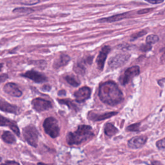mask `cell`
Wrapping results in <instances>:
<instances>
[{"instance_id": "cell-1", "label": "cell", "mask_w": 165, "mask_h": 165, "mask_svg": "<svg viewBox=\"0 0 165 165\" xmlns=\"http://www.w3.org/2000/svg\"><path fill=\"white\" fill-rule=\"evenodd\" d=\"M99 97L104 103L115 106L122 101L123 94L116 82L109 81L100 85Z\"/></svg>"}, {"instance_id": "cell-33", "label": "cell", "mask_w": 165, "mask_h": 165, "mask_svg": "<svg viewBox=\"0 0 165 165\" xmlns=\"http://www.w3.org/2000/svg\"><path fill=\"white\" fill-rule=\"evenodd\" d=\"M42 89L45 91H49L50 89H51V87H50V85H44L43 87H42Z\"/></svg>"}, {"instance_id": "cell-28", "label": "cell", "mask_w": 165, "mask_h": 165, "mask_svg": "<svg viewBox=\"0 0 165 165\" xmlns=\"http://www.w3.org/2000/svg\"><path fill=\"white\" fill-rule=\"evenodd\" d=\"M157 147L159 149L165 148V138H163L161 140L158 141L156 143Z\"/></svg>"}, {"instance_id": "cell-41", "label": "cell", "mask_w": 165, "mask_h": 165, "mask_svg": "<svg viewBox=\"0 0 165 165\" xmlns=\"http://www.w3.org/2000/svg\"><path fill=\"white\" fill-rule=\"evenodd\" d=\"M2 161V158L1 157H0V161Z\"/></svg>"}, {"instance_id": "cell-8", "label": "cell", "mask_w": 165, "mask_h": 165, "mask_svg": "<svg viewBox=\"0 0 165 165\" xmlns=\"http://www.w3.org/2000/svg\"><path fill=\"white\" fill-rule=\"evenodd\" d=\"M91 90L88 86H83L74 93L76 100L78 103H82L90 98Z\"/></svg>"}, {"instance_id": "cell-15", "label": "cell", "mask_w": 165, "mask_h": 165, "mask_svg": "<svg viewBox=\"0 0 165 165\" xmlns=\"http://www.w3.org/2000/svg\"><path fill=\"white\" fill-rule=\"evenodd\" d=\"M117 112H108L104 113L103 114H89V118L90 120H92L94 121H99L104 120L106 119L111 117L114 116L116 115Z\"/></svg>"}, {"instance_id": "cell-12", "label": "cell", "mask_w": 165, "mask_h": 165, "mask_svg": "<svg viewBox=\"0 0 165 165\" xmlns=\"http://www.w3.org/2000/svg\"><path fill=\"white\" fill-rule=\"evenodd\" d=\"M146 142V137L145 136H136L129 140L128 143V146L132 149L141 148Z\"/></svg>"}, {"instance_id": "cell-36", "label": "cell", "mask_w": 165, "mask_h": 165, "mask_svg": "<svg viewBox=\"0 0 165 165\" xmlns=\"http://www.w3.org/2000/svg\"><path fill=\"white\" fill-rule=\"evenodd\" d=\"M58 94H59V95H65L66 94V92H65V90H61V91H59V92Z\"/></svg>"}, {"instance_id": "cell-2", "label": "cell", "mask_w": 165, "mask_h": 165, "mask_svg": "<svg viewBox=\"0 0 165 165\" xmlns=\"http://www.w3.org/2000/svg\"><path fill=\"white\" fill-rule=\"evenodd\" d=\"M94 134L92 128L88 125H79L74 132H69L67 135V141L69 145H80L90 139Z\"/></svg>"}, {"instance_id": "cell-34", "label": "cell", "mask_w": 165, "mask_h": 165, "mask_svg": "<svg viewBox=\"0 0 165 165\" xmlns=\"http://www.w3.org/2000/svg\"><path fill=\"white\" fill-rule=\"evenodd\" d=\"M151 11H152V10H151V9H149V8L143 9V10L139 11L138 12H139V14H145V13H148V12H149Z\"/></svg>"}, {"instance_id": "cell-17", "label": "cell", "mask_w": 165, "mask_h": 165, "mask_svg": "<svg viewBox=\"0 0 165 165\" xmlns=\"http://www.w3.org/2000/svg\"><path fill=\"white\" fill-rule=\"evenodd\" d=\"M128 12L126 13H123V14H116L114 15L111 17H104L102 18V19L99 20L98 21L101 23H113V22H116L120 21L121 20L125 19L127 17Z\"/></svg>"}, {"instance_id": "cell-20", "label": "cell", "mask_w": 165, "mask_h": 165, "mask_svg": "<svg viewBox=\"0 0 165 165\" xmlns=\"http://www.w3.org/2000/svg\"><path fill=\"white\" fill-rule=\"evenodd\" d=\"M34 12L33 9L30 8H16L14 9L12 12L18 15H28Z\"/></svg>"}, {"instance_id": "cell-4", "label": "cell", "mask_w": 165, "mask_h": 165, "mask_svg": "<svg viewBox=\"0 0 165 165\" xmlns=\"http://www.w3.org/2000/svg\"><path fill=\"white\" fill-rule=\"evenodd\" d=\"M23 134L26 141L30 145L36 147L38 143V131L33 125L27 126L23 130Z\"/></svg>"}, {"instance_id": "cell-29", "label": "cell", "mask_w": 165, "mask_h": 165, "mask_svg": "<svg viewBox=\"0 0 165 165\" xmlns=\"http://www.w3.org/2000/svg\"><path fill=\"white\" fill-rule=\"evenodd\" d=\"M151 48H152V47H151L150 45H148V44L142 45L140 48L141 50H142V51H143V52L148 51V50H150Z\"/></svg>"}, {"instance_id": "cell-21", "label": "cell", "mask_w": 165, "mask_h": 165, "mask_svg": "<svg viewBox=\"0 0 165 165\" xmlns=\"http://www.w3.org/2000/svg\"><path fill=\"white\" fill-rule=\"evenodd\" d=\"M58 102L60 104L67 105V106L68 107V108L74 110L75 111H77V110H78L77 109L78 108L77 107L76 104L70 99H59L58 100Z\"/></svg>"}, {"instance_id": "cell-16", "label": "cell", "mask_w": 165, "mask_h": 165, "mask_svg": "<svg viewBox=\"0 0 165 165\" xmlns=\"http://www.w3.org/2000/svg\"><path fill=\"white\" fill-rule=\"evenodd\" d=\"M70 61V58L67 54H61L59 58L56 59L54 63L53 67L55 69H58L59 68H61L64 66L67 65Z\"/></svg>"}, {"instance_id": "cell-25", "label": "cell", "mask_w": 165, "mask_h": 165, "mask_svg": "<svg viewBox=\"0 0 165 165\" xmlns=\"http://www.w3.org/2000/svg\"><path fill=\"white\" fill-rule=\"evenodd\" d=\"M39 2V0H17V3L24 5H34Z\"/></svg>"}, {"instance_id": "cell-11", "label": "cell", "mask_w": 165, "mask_h": 165, "mask_svg": "<svg viewBox=\"0 0 165 165\" xmlns=\"http://www.w3.org/2000/svg\"><path fill=\"white\" fill-rule=\"evenodd\" d=\"M4 91L7 94L13 97H20L22 95V92L18 88L16 84L13 82H8L4 86Z\"/></svg>"}, {"instance_id": "cell-22", "label": "cell", "mask_w": 165, "mask_h": 165, "mask_svg": "<svg viewBox=\"0 0 165 165\" xmlns=\"http://www.w3.org/2000/svg\"><path fill=\"white\" fill-rule=\"evenodd\" d=\"M74 70L76 73H77V74L82 75L83 76L85 74V71H86V68L85 66L82 65L81 63H78L76 64L74 67Z\"/></svg>"}, {"instance_id": "cell-30", "label": "cell", "mask_w": 165, "mask_h": 165, "mask_svg": "<svg viewBox=\"0 0 165 165\" xmlns=\"http://www.w3.org/2000/svg\"><path fill=\"white\" fill-rule=\"evenodd\" d=\"M8 78V76L7 74L0 75V84H2V82L5 81Z\"/></svg>"}, {"instance_id": "cell-40", "label": "cell", "mask_w": 165, "mask_h": 165, "mask_svg": "<svg viewBox=\"0 0 165 165\" xmlns=\"http://www.w3.org/2000/svg\"><path fill=\"white\" fill-rule=\"evenodd\" d=\"M161 52H164V54H165V47H164V48L161 50Z\"/></svg>"}, {"instance_id": "cell-31", "label": "cell", "mask_w": 165, "mask_h": 165, "mask_svg": "<svg viewBox=\"0 0 165 165\" xmlns=\"http://www.w3.org/2000/svg\"><path fill=\"white\" fill-rule=\"evenodd\" d=\"M145 1L151 4H160L162 3L164 0H145Z\"/></svg>"}, {"instance_id": "cell-7", "label": "cell", "mask_w": 165, "mask_h": 165, "mask_svg": "<svg viewBox=\"0 0 165 165\" xmlns=\"http://www.w3.org/2000/svg\"><path fill=\"white\" fill-rule=\"evenodd\" d=\"M32 104L35 111L41 112H43L52 107L51 102L42 98H35L32 101Z\"/></svg>"}, {"instance_id": "cell-35", "label": "cell", "mask_w": 165, "mask_h": 165, "mask_svg": "<svg viewBox=\"0 0 165 165\" xmlns=\"http://www.w3.org/2000/svg\"><path fill=\"white\" fill-rule=\"evenodd\" d=\"M92 59H93V58L92 57H89V58H87L86 59V62L87 63H88L89 64H91L92 63Z\"/></svg>"}, {"instance_id": "cell-37", "label": "cell", "mask_w": 165, "mask_h": 165, "mask_svg": "<svg viewBox=\"0 0 165 165\" xmlns=\"http://www.w3.org/2000/svg\"><path fill=\"white\" fill-rule=\"evenodd\" d=\"M24 165H35V164H31V163H24ZM37 165H48V164H44V163H38Z\"/></svg>"}, {"instance_id": "cell-32", "label": "cell", "mask_w": 165, "mask_h": 165, "mask_svg": "<svg viewBox=\"0 0 165 165\" xmlns=\"http://www.w3.org/2000/svg\"><path fill=\"white\" fill-rule=\"evenodd\" d=\"M0 165H20V164L16 161H6L5 163L2 164Z\"/></svg>"}, {"instance_id": "cell-19", "label": "cell", "mask_w": 165, "mask_h": 165, "mask_svg": "<svg viewBox=\"0 0 165 165\" xmlns=\"http://www.w3.org/2000/svg\"><path fill=\"white\" fill-rule=\"evenodd\" d=\"M2 139L5 142V143L8 144H13L16 142V138L13 135L11 132L8 131L4 132L2 135Z\"/></svg>"}, {"instance_id": "cell-5", "label": "cell", "mask_w": 165, "mask_h": 165, "mask_svg": "<svg viewBox=\"0 0 165 165\" xmlns=\"http://www.w3.org/2000/svg\"><path fill=\"white\" fill-rule=\"evenodd\" d=\"M130 56L129 54H120L111 58L108 61V66L111 69H116L123 67L128 61Z\"/></svg>"}, {"instance_id": "cell-3", "label": "cell", "mask_w": 165, "mask_h": 165, "mask_svg": "<svg viewBox=\"0 0 165 165\" xmlns=\"http://www.w3.org/2000/svg\"><path fill=\"white\" fill-rule=\"evenodd\" d=\"M43 128L45 132L52 138H56L59 135L60 128L58 121L54 117H50L46 119L43 123Z\"/></svg>"}, {"instance_id": "cell-38", "label": "cell", "mask_w": 165, "mask_h": 165, "mask_svg": "<svg viewBox=\"0 0 165 165\" xmlns=\"http://www.w3.org/2000/svg\"><path fill=\"white\" fill-rule=\"evenodd\" d=\"M152 165H161L159 161H154L152 163Z\"/></svg>"}, {"instance_id": "cell-27", "label": "cell", "mask_w": 165, "mask_h": 165, "mask_svg": "<svg viewBox=\"0 0 165 165\" xmlns=\"http://www.w3.org/2000/svg\"><path fill=\"white\" fill-rule=\"evenodd\" d=\"M139 126H140V123H135L133 124V125H130L127 128L128 130L129 131H138L139 130Z\"/></svg>"}, {"instance_id": "cell-24", "label": "cell", "mask_w": 165, "mask_h": 165, "mask_svg": "<svg viewBox=\"0 0 165 165\" xmlns=\"http://www.w3.org/2000/svg\"><path fill=\"white\" fill-rule=\"evenodd\" d=\"M65 79L69 85L72 86H78L80 85V82L77 80L74 77L71 76H67L65 77Z\"/></svg>"}, {"instance_id": "cell-39", "label": "cell", "mask_w": 165, "mask_h": 165, "mask_svg": "<svg viewBox=\"0 0 165 165\" xmlns=\"http://www.w3.org/2000/svg\"><path fill=\"white\" fill-rule=\"evenodd\" d=\"M3 64H2V63H0V71H1L2 70V68H3Z\"/></svg>"}, {"instance_id": "cell-26", "label": "cell", "mask_w": 165, "mask_h": 165, "mask_svg": "<svg viewBox=\"0 0 165 165\" xmlns=\"http://www.w3.org/2000/svg\"><path fill=\"white\" fill-rule=\"evenodd\" d=\"M146 31H145V30H141V31L139 32V33L133 34L131 36L132 40H135V39H137V38H140V37H142V36H143L145 34H146Z\"/></svg>"}, {"instance_id": "cell-23", "label": "cell", "mask_w": 165, "mask_h": 165, "mask_svg": "<svg viewBox=\"0 0 165 165\" xmlns=\"http://www.w3.org/2000/svg\"><path fill=\"white\" fill-rule=\"evenodd\" d=\"M159 37L157 35L155 34H150L146 38V44L152 45L153 44H155L157 43L159 41Z\"/></svg>"}, {"instance_id": "cell-9", "label": "cell", "mask_w": 165, "mask_h": 165, "mask_svg": "<svg viewBox=\"0 0 165 165\" xmlns=\"http://www.w3.org/2000/svg\"><path fill=\"white\" fill-rule=\"evenodd\" d=\"M21 76L23 77H26V78L33 80V81L36 82H38V83L47 81V77H46L45 75L33 70L27 71L25 73V74H21Z\"/></svg>"}, {"instance_id": "cell-10", "label": "cell", "mask_w": 165, "mask_h": 165, "mask_svg": "<svg viewBox=\"0 0 165 165\" xmlns=\"http://www.w3.org/2000/svg\"><path fill=\"white\" fill-rule=\"evenodd\" d=\"M110 51H111V47H110L109 46H105L99 52V56L97 58L98 67L99 70H103L104 66L105 61H106L107 56Z\"/></svg>"}, {"instance_id": "cell-13", "label": "cell", "mask_w": 165, "mask_h": 165, "mask_svg": "<svg viewBox=\"0 0 165 165\" xmlns=\"http://www.w3.org/2000/svg\"><path fill=\"white\" fill-rule=\"evenodd\" d=\"M0 126H8L15 133L17 136L20 135V132L19 128L16 125V123L12 121L8 120V119L3 117L0 115Z\"/></svg>"}, {"instance_id": "cell-6", "label": "cell", "mask_w": 165, "mask_h": 165, "mask_svg": "<svg viewBox=\"0 0 165 165\" xmlns=\"http://www.w3.org/2000/svg\"><path fill=\"white\" fill-rule=\"evenodd\" d=\"M139 73L140 69L138 66H134L130 68H128L120 77V81L121 84L122 85H126L134 77L138 76Z\"/></svg>"}, {"instance_id": "cell-18", "label": "cell", "mask_w": 165, "mask_h": 165, "mask_svg": "<svg viewBox=\"0 0 165 165\" xmlns=\"http://www.w3.org/2000/svg\"><path fill=\"white\" fill-rule=\"evenodd\" d=\"M118 132L117 128L112 123H107L104 126V134L108 137H112L116 135Z\"/></svg>"}, {"instance_id": "cell-14", "label": "cell", "mask_w": 165, "mask_h": 165, "mask_svg": "<svg viewBox=\"0 0 165 165\" xmlns=\"http://www.w3.org/2000/svg\"><path fill=\"white\" fill-rule=\"evenodd\" d=\"M0 110L3 112L16 114L18 112V108L16 106L8 103L2 99H0Z\"/></svg>"}]
</instances>
